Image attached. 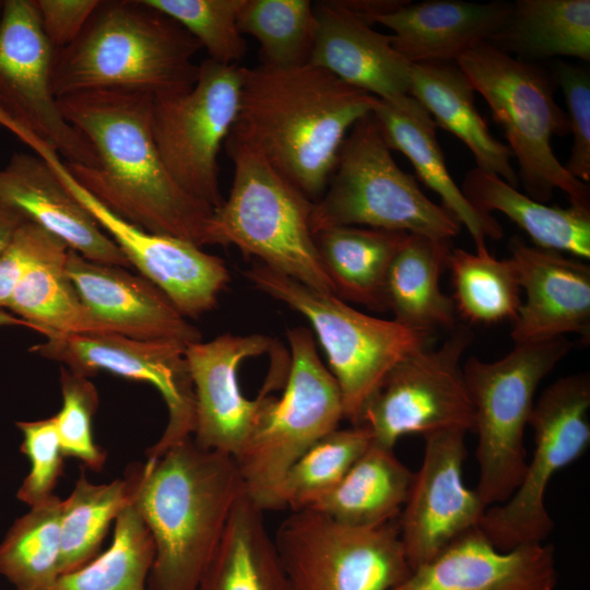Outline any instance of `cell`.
Returning <instances> with one entry per match:
<instances>
[{
  "label": "cell",
  "mask_w": 590,
  "mask_h": 590,
  "mask_svg": "<svg viewBox=\"0 0 590 590\" xmlns=\"http://www.w3.org/2000/svg\"><path fill=\"white\" fill-rule=\"evenodd\" d=\"M194 85L153 97L152 132L161 158L187 193L219 209V153L239 110L244 67L210 59L199 64Z\"/></svg>",
  "instance_id": "cell-13"
},
{
  "label": "cell",
  "mask_w": 590,
  "mask_h": 590,
  "mask_svg": "<svg viewBox=\"0 0 590 590\" xmlns=\"http://www.w3.org/2000/svg\"><path fill=\"white\" fill-rule=\"evenodd\" d=\"M552 78L560 87L568 113L569 133L573 134L570 156L564 165L576 179L590 181V73L585 66L560 59L553 63Z\"/></svg>",
  "instance_id": "cell-44"
},
{
  "label": "cell",
  "mask_w": 590,
  "mask_h": 590,
  "mask_svg": "<svg viewBox=\"0 0 590 590\" xmlns=\"http://www.w3.org/2000/svg\"><path fill=\"white\" fill-rule=\"evenodd\" d=\"M54 170L71 196L119 247L130 267L157 286L186 318H197L216 304L229 281L225 262L190 241L148 232L120 217L69 172L58 151L26 129L16 133Z\"/></svg>",
  "instance_id": "cell-15"
},
{
  "label": "cell",
  "mask_w": 590,
  "mask_h": 590,
  "mask_svg": "<svg viewBox=\"0 0 590 590\" xmlns=\"http://www.w3.org/2000/svg\"><path fill=\"white\" fill-rule=\"evenodd\" d=\"M375 96L310 63L244 67L239 110L231 131L310 200L323 192L351 128Z\"/></svg>",
  "instance_id": "cell-2"
},
{
  "label": "cell",
  "mask_w": 590,
  "mask_h": 590,
  "mask_svg": "<svg viewBox=\"0 0 590 590\" xmlns=\"http://www.w3.org/2000/svg\"><path fill=\"white\" fill-rule=\"evenodd\" d=\"M556 578L552 545L534 542L499 551L477 527L392 590H554Z\"/></svg>",
  "instance_id": "cell-22"
},
{
  "label": "cell",
  "mask_w": 590,
  "mask_h": 590,
  "mask_svg": "<svg viewBox=\"0 0 590 590\" xmlns=\"http://www.w3.org/2000/svg\"><path fill=\"white\" fill-rule=\"evenodd\" d=\"M55 237L27 219L19 225L0 253V309H7L16 285Z\"/></svg>",
  "instance_id": "cell-45"
},
{
  "label": "cell",
  "mask_w": 590,
  "mask_h": 590,
  "mask_svg": "<svg viewBox=\"0 0 590 590\" xmlns=\"http://www.w3.org/2000/svg\"><path fill=\"white\" fill-rule=\"evenodd\" d=\"M286 335L291 357L283 393L234 458L247 496L263 511L273 510L274 492L287 469L344 418L340 389L311 332L298 327Z\"/></svg>",
  "instance_id": "cell-10"
},
{
  "label": "cell",
  "mask_w": 590,
  "mask_h": 590,
  "mask_svg": "<svg viewBox=\"0 0 590 590\" xmlns=\"http://www.w3.org/2000/svg\"><path fill=\"white\" fill-rule=\"evenodd\" d=\"M66 271L82 303L106 333L137 340L201 341L199 329L142 275L69 249Z\"/></svg>",
  "instance_id": "cell-20"
},
{
  "label": "cell",
  "mask_w": 590,
  "mask_h": 590,
  "mask_svg": "<svg viewBox=\"0 0 590 590\" xmlns=\"http://www.w3.org/2000/svg\"><path fill=\"white\" fill-rule=\"evenodd\" d=\"M451 240L408 234L388 270L385 300L393 320L417 330L456 326V307L440 288Z\"/></svg>",
  "instance_id": "cell-29"
},
{
  "label": "cell",
  "mask_w": 590,
  "mask_h": 590,
  "mask_svg": "<svg viewBox=\"0 0 590 590\" xmlns=\"http://www.w3.org/2000/svg\"><path fill=\"white\" fill-rule=\"evenodd\" d=\"M61 511L54 494L16 519L0 543V573L16 590H46L60 576Z\"/></svg>",
  "instance_id": "cell-36"
},
{
  "label": "cell",
  "mask_w": 590,
  "mask_h": 590,
  "mask_svg": "<svg viewBox=\"0 0 590 590\" xmlns=\"http://www.w3.org/2000/svg\"><path fill=\"white\" fill-rule=\"evenodd\" d=\"M64 119L93 145L96 168L66 165L110 211L154 234L212 245L214 210L187 193L166 169L152 132L153 96L87 91L57 98Z\"/></svg>",
  "instance_id": "cell-1"
},
{
  "label": "cell",
  "mask_w": 590,
  "mask_h": 590,
  "mask_svg": "<svg viewBox=\"0 0 590 590\" xmlns=\"http://www.w3.org/2000/svg\"><path fill=\"white\" fill-rule=\"evenodd\" d=\"M244 275L310 322L340 389L344 418L352 425H358L364 406L388 373L433 343V331L361 312L337 295L318 292L259 261Z\"/></svg>",
  "instance_id": "cell-7"
},
{
  "label": "cell",
  "mask_w": 590,
  "mask_h": 590,
  "mask_svg": "<svg viewBox=\"0 0 590 590\" xmlns=\"http://www.w3.org/2000/svg\"><path fill=\"white\" fill-rule=\"evenodd\" d=\"M571 346L559 337L515 344L494 362L471 356L462 365L477 435L475 492L486 508L505 503L519 486L527 465L523 436L534 394Z\"/></svg>",
  "instance_id": "cell-9"
},
{
  "label": "cell",
  "mask_w": 590,
  "mask_h": 590,
  "mask_svg": "<svg viewBox=\"0 0 590 590\" xmlns=\"http://www.w3.org/2000/svg\"><path fill=\"white\" fill-rule=\"evenodd\" d=\"M263 512L246 492L237 499L197 590H287Z\"/></svg>",
  "instance_id": "cell-31"
},
{
  "label": "cell",
  "mask_w": 590,
  "mask_h": 590,
  "mask_svg": "<svg viewBox=\"0 0 590 590\" xmlns=\"http://www.w3.org/2000/svg\"><path fill=\"white\" fill-rule=\"evenodd\" d=\"M263 334L225 333L186 346L185 356L196 399L194 441L235 458L247 445L274 401L261 389L255 399L241 392L238 368L249 358L274 347Z\"/></svg>",
  "instance_id": "cell-19"
},
{
  "label": "cell",
  "mask_w": 590,
  "mask_h": 590,
  "mask_svg": "<svg viewBox=\"0 0 590 590\" xmlns=\"http://www.w3.org/2000/svg\"><path fill=\"white\" fill-rule=\"evenodd\" d=\"M26 217L16 209L0 204V253Z\"/></svg>",
  "instance_id": "cell-47"
},
{
  "label": "cell",
  "mask_w": 590,
  "mask_h": 590,
  "mask_svg": "<svg viewBox=\"0 0 590 590\" xmlns=\"http://www.w3.org/2000/svg\"><path fill=\"white\" fill-rule=\"evenodd\" d=\"M154 557L152 534L130 503L115 520L111 545L84 567L60 575L46 590H148Z\"/></svg>",
  "instance_id": "cell-37"
},
{
  "label": "cell",
  "mask_w": 590,
  "mask_h": 590,
  "mask_svg": "<svg viewBox=\"0 0 590 590\" xmlns=\"http://www.w3.org/2000/svg\"><path fill=\"white\" fill-rule=\"evenodd\" d=\"M413 476L393 449L371 442L340 483L307 509L346 526L381 524L399 516Z\"/></svg>",
  "instance_id": "cell-32"
},
{
  "label": "cell",
  "mask_w": 590,
  "mask_h": 590,
  "mask_svg": "<svg viewBox=\"0 0 590 590\" xmlns=\"http://www.w3.org/2000/svg\"><path fill=\"white\" fill-rule=\"evenodd\" d=\"M99 0H34L43 31L55 48L71 45L81 34Z\"/></svg>",
  "instance_id": "cell-46"
},
{
  "label": "cell",
  "mask_w": 590,
  "mask_h": 590,
  "mask_svg": "<svg viewBox=\"0 0 590 590\" xmlns=\"http://www.w3.org/2000/svg\"><path fill=\"white\" fill-rule=\"evenodd\" d=\"M225 144L234 176L227 199L213 214L212 245H233L308 287L335 295L311 231L314 202L249 143L229 133Z\"/></svg>",
  "instance_id": "cell-5"
},
{
  "label": "cell",
  "mask_w": 590,
  "mask_h": 590,
  "mask_svg": "<svg viewBox=\"0 0 590 590\" xmlns=\"http://www.w3.org/2000/svg\"><path fill=\"white\" fill-rule=\"evenodd\" d=\"M456 310L472 323L492 324L517 318L520 285L512 261L497 259L487 248L470 252L451 248L447 259Z\"/></svg>",
  "instance_id": "cell-35"
},
{
  "label": "cell",
  "mask_w": 590,
  "mask_h": 590,
  "mask_svg": "<svg viewBox=\"0 0 590 590\" xmlns=\"http://www.w3.org/2000/svg\"><path fill=\"white\" fill-rule=\"evenodd\" d=\"M185 344L165 340H137L117 333L56 335L31 352L90 377L103 370L154 386L163 397L168 421L161 438L146 449L155 459L191 437L196 427V399Z\"/></svg>",
  "instance_id": "cell-17"
},
{
  "label": "cell",
  "mask_w": 590,
  "mask_h": 590,
  "mask_svg": "<svg viewBox=\"0 0 590 590\" xmlns=\"http://www.w3.org/2000/svg\"><path fill=\"white\" fill-rule=\"evenodd\" d=\"M528 59L590 60L589 0H517L503 28L488 42Z\"/></svg>",
  "instance_id": "cell-34"
},
{
  "label": "cell",
  "mask_w": 590,
  "mask_h": 590,
  "mask_svg": "<svg viewBox=\"0 0 590 590\" xmlns=\"http://www.w3.org/2000/svg\"><path fill=\"white\" fill-rule=\"evenodd\" d=\"M467 433L451 428L424 436L423 462L414 473L398 520L411 570L477 528L486 510L475 489L463 482Z\"/></svg>",
  "instance_id": "cell-18"
},
{
  "label": "cell",
  "mask_w": 590,
  "mask_h": 590,
  "mask_svg": "<svg viewBox=\"0 0 590 590\" xmlns=\"http://www.w3.org/2000/svg\"><path fill=\"white\" fill-rule=\"evenodd\" d=\"M179 23L204 48L210 60L238 64L247 50L237 20L245 0H143Z\"/></svg>",
  "instance_id": "cell-41"
},
{
  "label": "cell",
  "mask_w": 590,
  "mask_h": 590,
  "mask_svg": "<svg viewBox=\"0 0 590 590\" xmlns=\"http://www.w3.org/2000/svg\"><path fill=\"white\" fill-rule=\"evenodd\" d=\"M406 235L359 226H333L315 233V243L335 295L373 310H387L388 270Z\"/></svg>",
  "instance_id": "cell-30"
},
{
  "label": "cell",
  "mask_w": 590,
  "mask_h": 590,
  "mask_svg": "<svg viewBox=\"0 0 590 590\" xmlns=\"http://www.w3.org/2000/svg\"><path fill=\"white\" fill-rule=\"evenodd\" d=\"M460 189L477 211H498L509 217L536 247L590 258V210L546 205L479 167L467 173Z\"/></svg>",
  "instance_id": "cell-28"
},
{
  "label": "cell",
  "mask_w": 590,
  "mask_h": 590,
  "mask_svg": "<svg viewBox=\"0 0 590 590\" xmlns=\"http://www.w3.org/2000/svg\"><path fill=\"white\" fill-rule=\"evenodd\" d=\"M23 434L21 451L28 458L31 469L19 491L17 498L30 507L54 495L63 472V458L54 418L16 422Z\"/></svg>",
  "instance_id": "cell-43"
},
{
  "label": "cell",
  "mask_w": 590,
  "mask_h": 590,
  "mask_svg": "<svg viewBox=\"0 0 590 590\" xmlns=\"http://www.w3.org/2000/svg\"><path fill=\"white\" fill-rule=\"evenodd\" d=\"M61 410L52 416L64 457H73L101 472L106 461L93 437L92 422L98 406V392L88 377L62 367L60 374Z\"/></svg>",
  "instance_id": "cell-42"
},
{
  "label": "cell",
  "mask_w": 590,
  "mask_h": 590,
  "mask_svg": "<svg viewBox=\"0 0 590 590\" xmlns=\"http://www.w3.org/2000/svg\"><path fill=\"white\" fill-rule=\"evenodd\" d=\"M68 245L55 237L16 285L7 309L46 338L106 333L82 303L66 271Z\"/></svg>",
  "instance_id": "cell-33"
},
{
  "label": "cell",
  "mask_w": 590,
  "mask_h": 590,
  "mask_svg": "<svg viewBox=\"0 0 590 590\" xmlns=\"http://www.w3.org/2000/svg\"><path fill=\"white\" fill-rule=\"evenodd\" d=\"M0 204L19 210L86 259L131 268L119 247L36 154L15 152L0 168Z\"/></svg>",
  "instance_id": "cell-24"
},
{
  "label": "cell",
  "mask_w": 590,
  "mask_h": 590,
  "mask_svg": "<svg viewBox=\"0 0 590 590\" xmlns=\"http://www.w3.org/2000/svg\"><path fill=\"white\" fill-rule=\"evenodd\" d=\"M199 42L143 0L101 1L79 37L55 50L57 98L87 91H126L153 97L190 90L199 74Z\"/></svg>",
  "instance_id": "cell-4"
},
{
  "label": "cell",
  "mask_w": 590,
  "mask_h": 590,
  "mask_svg": "<svg viewBox=\"0 0 590 590\" xmlns=\"http://www.w3.org/2000/svg\"><path fill=\"white\" fill-rule=\"evenodd\" d=\"M123 480L155 545L148 590H197L245 493L235 459L191 436L155 459L129 464Z\"/></svg>",
  "instance_id": "cell-3"
},
{
  "label": "cell",
  "mask_w": 590,
  "mask_h": 590,
  "mask_svg": "<svg viewBox=\"0 0 590 590\" xmlns=\"http://www.w3.org/2000/svg\"><path fill=\"white\" fill-rule=\"evenodd\" d=\"M373 115L391 150L404 154L417 178L441 200L446 209L470 234L475 248L485 249L486 240L500 239L504 229L492 214L473 208L451 177L436 135V123L412 96L396 99L375 98Z\"/></svg>",
  "instance_id": "cell-26"
},
{
  "label": "cell",
  "mask_w": 590,
  "mask_h": 590,
  "mask_svg": "<svg viewBox=\"0 0 590 590\" xmlns=\"http://www.w3.org/2000/svg\"><path fill=\"white\" fill-rule=\"evenodd\" d=\"M237 25L260 47L261 64L293 68L309 63L317 19L309 0H245Z\"/></svg>",
  "instance_id": "cell-40"
},
{
  "label": "cell",
  "mask_w": 590,
  "mask_h": 590,
  "mask_svg": "<svg viewBox=\"0 0 590 590\" xmlns=\"http://www.w3.org/2000/svg\"><path fill=\"white\" fill-rule=\"evenodd\" d=\"M130 504L127 483H91L81 471L69 497L62 500L59 575L84 567L99 555L110 523Z\"/></svg>",
  "instance_id": "cell-39"
},
{
  "label": "cell",
  "mask_w": 590,
  "mask_h": 590,
  "mask_svg": "<svg viewBox=\"0 0 590 590\" xmlns=\"http://www.w3.org/2000/svg\"><path fill=\"white\" fill-rule=\"evenodd\" d=\"M55 48L34 0H7L0 14V118L36 134L67 163L91 168L98 157L91 142L63 117L52 91Z\"/></svg>",
  "instance_id": "cell-16"
},
{
  "label": "cell",
  "mask_w": 590,
  "mask_h": 590,
  "mask_svg": "<svg viewBox=\"0 0 590 590\" xmlns=\"http://www.w3.org/2000/svg\"><path fill=\"white\" fill-rule=\"evenodd\" d=\"M474 88L456 62L411 64L409 95L430 115L436 126L460 139L476 167L517 188L510 149L491 133L474 103Z\"/></svg>",
  "instance_id": "cell-27"
},
{
  "label": "cell",
  "mask_w": 590,
  "mask_h": 590,
  "mask_svg": "<svg viewBox=\"0 0 590 590\" xmlns=\"http://www.w3.org/2000/svg\"><path fill=\"white\" fill-rule=\"evenodd\" d=\"M472 340L469 327L456 324L438 349L418 351L388 373L358 423L369 430L375 445L393 449L409 434L473 432L474 412L461 364Z\"/></svg>",
  "instance_id": "cell-14"
},
{
  "label": "cell",
  "mask_w": 590,
  "mask_h": 590,
  "mask_svg": "<svg viewBox=\"0 0 590 590\" xmlns=\"http://www.w3.org/2000/svg\"><path fill=\"white\" fill-rule=\"evenodd\" d=\"M317 32L309 63L380 99L409 95L411 63L392 36L346 8L342 0L314 4Z\"/></svg>",
  "instance_id": "cell-23"
},
{
  "label": "cell",
  "mask_w": 590,
  "mask_h": 590,
  "mask_svg": "<svg viewBox=\"0 0 590 590\" xmlns=\"http://www.w3.org/2000/svg\"><path fill=\"white\" fill-rule=\"evenodd\" d=\"M512 3L426 0L377 15L371 23L391 30L396 50L411 64L456 62L480 43L488 42L508 21Z\"/></svg>",
  "instance_id": "cell-25"
},
{
  "label": "cell",
  "mask_w": 590,
  "mask_h": 590,
  "mask_svg": "<svg viewBox=\"0 0 590 590\" xmlns=\"http://www.w3.org/2000/svg\"><path fill=\"white\" fill-rule=\"evenodd\" d=\"M324 194L314 202L312 233L359 226L452 240L460 224L396 163L373 113L346 134Z\"/></svg>",
  "instance_id": "cell-8"
},
{
  "label": "cell",
  "mask_w": 590,
  "mask_h": 590,
  "mask_svg": "<svg viewBox=\"0 0 590 590\" xmlns=\"http://www.w3.org/2000/svg\"><path fill=\"white\" fill-rule=\"evenodd\" d=\"M2 326H24L30 328L28 324L22 319L15 317L9 311H5L4 309H0V327Z\"/></svg>",
  "instance_id": "cell-48"
},
{
  "label": "cell",
  "mask_w": 590,
  "mask_h": 590,
  "mask_svg": "<svg viewBox=\"0 0 590 590\" xmlns=\"http://www.w3.org/2000/svg\"><path fill=\"white\" fill-rule=\"evenodd\" d=\"M510 260L526 293L512 322L515 344L578 334L590 341V266L562 252L509 241Z\"/></svg>",
  "instance_id": "cell-21"
},
{
  "label": "cell",
  "mask_w": 590,
  "mask_h": 590,
  "mask_svg": "<svg viewBox=\"0 0 590 590\" xmlns=\"http://www.w3.org/2000/svg\"><path fill=\"white\" fill-rule=\"evenodd\" d=\"M273 540L287 590H392L411 573L396 519L353 527L302 509Z\"/></svg>",
  "instance_id": "cell-11"
},
{
  "label": "cell",
  "mask_w": 590,
  "mask_h": 590,
  "mask_svg": "<svg viewBox=\"0 0 590 590\" xmlns=\"http://www.w3.org/2000/svg\"><path fill=\"white\" fill-rule=\"evenodd\" d=\"M363 425L335 428L308 448L285 472L273 496V510L307 509L334 488L368 449Z\"/></svg>",
  "instance_id": "cell-38"
},
{
  "label": "cell",
  "mask_w": 590,
  "mask_h": 590,
  "mask_svg": "<svg viewBox=\"0 0 590 590\" xmlns=\"http://www.w3.org/2000/svg\"><path fill=\"white\" fill-rule=\"evenodd\" d=\"M456 63L503 129L527 196L546 203L560 189L569 205L590 210L589 185L573 177L552 149V138L566 135L569 128L567 114L554 97L550 73L487 42L464 52Z\"/></svg>",
  "instance_id": "cell-6"
},
{
  "label": "cell",
  "mask_w": 590,
  "mask_h": 590,
  "mask_svg": "<svg viewBox=\"0 0 590 590\" xmlns=\"http://www.w3.org/2000/svg\"><path fill=\"white\" fill-rule=\"evenodd\" d=\"M2 7H3V1H0V14H1Z\"/></svg>",
  "instance_id": "cell-49"
},
{
  "label": "cell",
  "mask_w": 590,
  "mask_h": 590,
  "mask_svg": "<svg viewBox=\"0 0 590 590\" xmlns=\"http://www.w3.org/2000/svg\"><path fill=\"white\" fill-rule=\"evenodd\" d=\"M590 375L555 380L534 402L529 425L534 450L523 477L505 503L484 511L479 528L499 551L543 542L554 522L545 507L553 476L577 460L590 444Z\"/></svg>",
  "instance_id": "cell-12"
}]
</instances>
